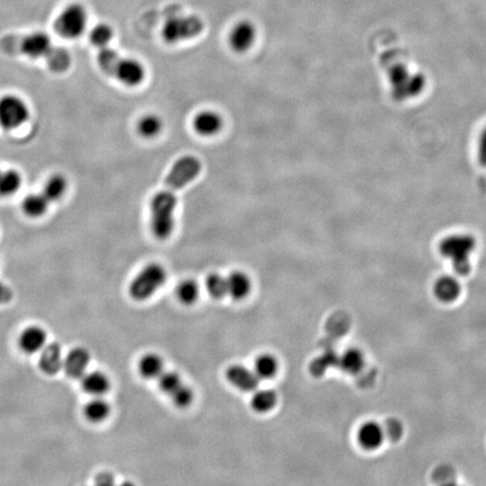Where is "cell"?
<instances>
[{
	"label": "cell",
	"instance_id": "cell-1",
	"mask_svg": "<svg viewBox=\"0 0 486 486\" xmlns=\"http://www.w3.org/2000/svg\"><path fill=\"white\" fill-rule=\"evenodd\" d=\"M200 170L202 164L194 156L181 157L172 166L164 188L150 203V225L156 238L164 240L171 235L175 227L176 193L194 181Z\"/></svg>",
	"mask_w": 486,
	"mask_h": 486
},
{
	"label": "cell",
	"instance_id": "cell-2",
	"mask_svg": "<svg viewBox=\"0 0 486 486\" xmlns=\"http://www.w3.org/2000/svg\"><path fill=\"white\" fill-rule=\"evenodd\" d=\"M475 247L476 241L472 235L464 233L451 234L439 243V252L451 260L455 273L459 276H466L472 269L470 256Z\"/></svg>",
	"mask_w": 486,
	"mask_h": 486
},
{
	"label": "cell",
	"instance_id": "cell-3",
	"mask_svg": "<svg viewBox=\"0 0 486 486\" xmlns=\"http://www.w3.org/2000/svg\"><path fill=\"white\" fill-rule=\"evenodd\" d=\"M4 47L30 59H47L55 45L49 34L41 30L21 36H7L0 42Z\"/></svg>",
	"mask_w": 486,
	"mask_h": 486
},
{
	"label": "cell",
	"instance_id": "cell-4",
	"mask_svg": "<svg viewBox=\"0 0 486 486\" xmlns=\"http://www.w3.org/2000/svg\"><path fill=\"white\" fill-rule=\"evenodd\" d=\"M167 281V271L159 264L145 266L130 284V295L137 300H145L154 295Z\"/></svg>",
	"mask_w": 486,
	"mask_h": 486
},
{
	"label": "cell",
	"instance_id": "cell-5",
	"mask_svg": "<svg viewBox=\"0 0 486 486\" xmlns=\"http://www.w3.org/2000/svg\"><path fill=\"white\" fill-rule=\"evenodd\" d=\"M392 94L396 101H407L424 91L426 79L420 74H411L407 67L396 64L388 72Z\"/></svg>",
	"mask_w": 486,
	"mask_h": 486
},
{
	"label": "cell",
	"instance_id": "cell-6",
	"mask_svg": "<svg viewBox=\"0 0 486 486\" xmlns=\"http://www.w3.org/2000/svg\"><path fill=\"white\" fill-rule=\"evenodd\" d=\"M87 22L88 15L85 7L80 4H70L57 15L55 30L61 38L76 40L85 33Z\"/></svg>",
	"mask_w": 486,
	"mask_h": 486
},
{
	"label": "cell",
	"instance_id": "cell-7",
	"mask_svg": "<svg viewBox=\"0 0 486 486\" xmlns=\"http://www.w3.org/2000/svg\"><path fill=\"white\" fill-rule=\"evenodd\" d=\"M204 24L197 16H175L168 19L162 28L164 41L175 44L194 38L202 33Z\"/></svg>",
	"mask_w": 486,
	"mask_h": 486
},
{
	"label": "cell",
	"instance_id": "cell-8",
	"mask_svg": "<svg viewBox=\"0 0 486 486\" xmlns=\"http://www.w3.org/2000/svg\"><path fill=\"white\" fill-rule=\"evenodd\" d=\"M30 118L28 105L15 95H6L0 98V125L6 130L22 126Z\"/></svg>",
	"mask_w": 486,
	"mask_h": 486
},
{
	"label": "cell",
	"instance_id": "cell-9",
	"mask_svg": "<svg viewBox=\"0 0 486 486\" xmlns=\"http://www.w3.org/2000/svg\"><path fill=\"white\" fill-rule=\"evenodd\" d=\"M113 77L124 85L134 87V86L140 85L145 80V67L135 59L120 57Z\"/></svg>",
	"mask_w": 486,
	"mask_h": 486
},
{
	"label": "cell",
	"instance_id": "cell-10",
	"mask_svg": "<svg viewBox=\"0 0 486 486\" xmlns=\"http://www.w3.org/2000/svg\"><path fill=\"white\" fill-rule=\"evenodd\" d=\"M257 36V30L254 25L249 21H242L233 26L230 33V45L235 52H246L254 45Z\"/></svg>",
	"mask_w": 486,
	"mask_h": 486
},
{
	"label": "cell",
	"instance_id": "cell-11",
	"mask_svg": "<svg viewBox=\"0 0 486 486\" xmlns=\"http://www.w3.org/2000/svg\"><path fill=\"white\" fill-rule=\"evenodd\" d=\"M91 363V354L82 347L74 348L69 351L68 355L63 359L64 372L72 378H81L87 373L88 366Z\"/></svg>",
	"mask_w": 486,
	"mask_h": 486
},
{
	"label": "cell",
	"instance_id": "cell-12",
	"mask_svg": "<svg viewBox=\"0 0 486 486\" xmlns=\"http://www.w3.org/2000/svg\"><path fill=\"white\" fill-rule=\"evenodd\" d=\"M227 380L235 388L243 392H252L257 390L259 378L254 371L242 365H232L227 369Z\"/></svg>",
	"mask_w": 486,
	"mask_h": 486
},
{
	"label": "cell",
	"instance_id": "cell-13",
	"mask_svg": "<svg viewBox=\"0 0 486 486\" xmlns=\"http://www.w3.org/2000/svg\"><path fill=\"white\" fill-rule=\"evenodd\" d=\"M47 340V331L38 325H30L24 329L19 336V348L23 350V353L33 355L40 353L45 347Z\"/></svg>",
	"mask_w": 486,
	"mask_h": 486
},
{
	"label": "cell",
	"instance_id": "cell-14",
	"mask_svg": "<svg viewBox=\"0 0 486 486\" xmlns=\"http://www.w3.org/2000/svg\"><path fill=\"white\" fill-rule=\"evenodd\" d=\"M40 367L42 372L47 375H55L63 368L62 349L57 342L45 344L40 351Z\"/></svg>",
	"mask_w": 486,
	"mask_h": 486
},
{
	"label": "cell",
	"instance_id": "cell-15",
	"mask_svg": "<svg viewBox=\"0 0 486 486\" xmlns=\"http://www.w3.org/2000/svg\"><path fill=\"white\" fill-rule=\"evenodd\" d=\"M223 125L221 115L213 111H203L195 116L193 126L195 131L203 137H212L220 132Z\"/></svg>",
	"mask_w": 486,
	"mask_h": 486
},
{
	"label": "cell",
	"instance_id": "cell-16",
	"mask_svg": "<svg viewBox=\"0 0 486 486\" xmlns=\"http://www.w3.org/2000/svg\"><path fill=\"white\" fill-rule=\"evenodd\" d=\"M384 437V429L376 422H366L358 431V441L361 447L368 451L378 448L382 445Z\"/></svg>",
	"mask_w": 486,
	"mask_h": 486
},
{
	"label": "cell",
	"instance_id": "cell-17",
	"mask_svg": "<svg viewBox=\"0 0 486 486\" xmlns=\"http://www.w3.org/2000/svg\"><path fill=\"white\" fill-rule=\"evenodd\" d=\"M81 386L84 391L93 396H103L110 391L111 380L105 373L101 371L86 373L81 377Z\"/></svg>",
	"mask_w": 486,
	"mask_h": 486
},
{
	"label": "cell",
	"instance_id": "cell-18",
	"mask_svg": "<svg viewBox=\"0 0 486 486\" xmlns=\"http://www.w3.org/2000/svg\"><path fill=\"white\" fill-rule=\"evenodd\" d=\"M434 292L438 300L443 303H451L459 298L462 288L455 277L443 276L436 281Z\"/></svg>",
	"mask_w": 486,
	"mask_h": 486
},
{
	"label": "cell",
	"instance_id": "cell-19",
	"mask_svg": "<svg viewBox=\"0 0 486 486\" xmlns=\"http://www.w3.org/2000/svg\"><path fill=\"white\" fill-rule=\"evenodd\" d=\"M227 295L233 300L246 298L252 290V281L243 271H233L227 276Z\"/></svg>",
	"mask_w": 486,
	"mask_h": 486
},
{
	"label": "cell",
	"instance_id": "cell-20",
	"mask_svg": "<svg viewBox=\"0 0 486 486\" xmlns=\"http://www.w3.org/2000/svg\"><path fill=\"white\" fill-rule=\"evenodd\" d=\"M139 372L147 380H154L164 372V361L157 354H145L139 361Z\"/></svg>",
	"mask_w": 486,
	"mask_h": 486
},
{
	"label": "cell",
	"instance_id": "cell-21",
	"mask_svg": "<svg viewBox=\"0 0 486 486\" xmlns=\"http://www.w3.org/2000/svg\"><path fill=\"white\" fill-rule=\"evenodd\" d=\"M84 414L88 421L93 424H99L106 420L111 414V405L101 396H94L84 409Z\"/></svg>",
	"mask_w": 486,
	"mask_h": 486
},
{
	"label": "cell",
	"instance_id": "cell-22",
	"mask_svg": "<svg viewBox=\"0 0 486 486\" xmlns=\"http://www.w3.org/2000/svg\"><path fill=\"white\" fill-rule=\"evenodd\" d=\"M277 405V394L273 390H254L252 397V407L256 412L267 413Z\"/></svg>",
	"mask_w": 486,
	"mask_h": 486
},
{
	"label": "cell",
	"instance_id": "cell-23",
	"mask_svg": "<svg viewBox=\"0 0 486 486\" xmlns=\"http://www.w3.org/2000/svg\"><path fill=\"white\" fill-rule=\"evenodd\" d=\"M254 372L259 380L273 378L278 372V361L271 354H262L254 361Z\"/></svg>",
	"mask_w": 486,
	"mask_h": 486
},
{
	"label": "cell",
	"instance_id": "cell-24",
	"mask_svg": "<svg viewBox=\"0 0 486 486\" xmlns=\"http://www.w3.org/2000/svg\"><path fill=\"white\" fill-rule=\"evenodd\" d=\"M338 363L344 372L348 374H357L365 365V358L359 350L349 349L344 351V355L338 359Z\"/></svg>",
	"mask_w": 486,
	"mask_h": 486
},
{
	"label": "cell",
	"instance_id": "cell-25",
	"mask_svg": "<svg viewBox=\"0 0 486 486\" xmlns=\"http://www.w3.org/2000/svg\"><path fill=\"white\" fill-rule=\"evenodd\" d=\"M68 188V183L66 178L62 175H53L49 178V181L44 185L43 193L42 194L47 197V200L51 202L62 198L63 195L66 194Z\"/></svg>",
	"mask_w": 486,
	"mask_h": 486
},
{
	"label": "cell",
	"instance_id": "cell-26",
	"mask_svg": "<svg viewBox=\"0 0 486 486\" xmlns=\"http://www.w3.org/2000/svg\"><path fill=\"white\" fill-rule=\"evenodd\" d=\"M50 202L43 194H32L25 197L23 210L30 217H40L49 208Z\"/></svg>",
	"mask_w": 486,
	"mask_h": 486
},
{
	"label": "cell",
	"instance_id": "cell-27",
	"mask_svg": "<svg viewBox=\"0 0 486 486\" xmlns=\"http://www.w3.org/2000/svg\"><path fill=\"white\" fill-rule=\"evenodd\" d=\"M45 60H47L49 68L57 74L66 72L72 64V57L69 55L68 51L59 47H53L52 51L47 55Z\"/></svg>",
	"mask_w": 486,
	"mask_h": 486
},
{
	"label": "cell",
	"instance_id": "cell-28",
	"mask_svg": "<svg viewBox=\"0 0 486 486\" xmlns=\"http://www.w3.org/2000/svg\"><path fill=\"white\" fill-rule=\"evenodd\" d=\"M137 131L147 139L157 137L162 131V118L154 114L145 115L137 123Z\"/></svg>",
	"mask_w": 486,
	"mask_h": 486
},
{
	"label": "cell",
	"instance_id": "cell-29",
	"mask_svg": "<svg viewBox=\"0 0 486 486\" xmlns=\"http://www.w3.org/2000/svg\"><path fill=\"white\" fill-rule=\"evenodd\" d=\"M22 185V177L15 170L1 172L0 176V196H11Z\"/></svg>",
	"mask_w": 486,
	"mask_h": 486
},
{
	"label": "cell",
	"instance_id": "cell-30",
	"mask_svg": "<svg viewBox=\"0 0 486 486\" xmlns=\"http://www.w3.org/2000/svg\"><path fill=\"white\" fill-rule=\"evenodd\" d=\"M113 30L110 25L101 24L96 25L95 28L91 30L89 40L94 47H98L99 50L104 49V47H110L108 44L113 40Z\"/></svg>",
	"mask_w": 486,
	"mask_h": 486
},
{
	"label": "cell",
	"instance_id": "cell-31",
	"mask_svg": "<svg viewBox=\"0 0 486 486\" xmlns=\"http://www.w3.org/2000/svg\"><path fill=\"white\" fill-rule=\"evenodd\" d=\"M120 57H120L115 50L111 49L110 47L101 49L99 50L98 57H97L99 68H101L105 74L113 77L115 68L118 66Z\"/></svg>",
	"mask_w": 486,
	"mask_h": 486
},
{
	"label": "cell",
	"instance_id": "cell-32",
	"mask_svg": "<svg viewBox=\"0 0 486 486\" xmlns=\"http://www.w3.org/2000/svg\"><path fill=\"white\" fill-rule=\"evenodd\" d=\"M176 293L178 300H181V303L193 304L200 295V286L197 285L196 281L187 279L178 285Z\"/></svg>",
	"mask_w": 486,
	"mask_h": 486
},
{
	"label": "cell",
	"instance_id": "cell-33",
	"mask_svg": "<svg viewBox=\"0 0 486 486\" xmlns=\"http://www.w3.org/2000/svg\"><path fill=\"white\" fill-rule=\"evenodd\" d=\"M206 290L208 294L216 300L227 296V277L220 273H210L206 278Z\"/></svg>",
	"mask_w": 486,
	"mask_h": 486
},
{
	"label": "cell",
	"instance_id": "cell-34",
	"mask_svg": "<svg viewBox=\"0 0 486 486\" xmlns=\"http://www.w3.org/2000/svg\"><path fill=\"white\" fill-rule=\"evenodd\" d=\"M159 388L167 394L168 396L171 395L178 388L183 385V382L181 377L175 372L162 373V376L159 377Z\"/></svg>",
	"mask_w": 486,
	"mask_h": 486
},
{
	"label": "cell",
	"instance_id": "cell-35",
	"mask_svg": "<svg viewBox=\"0 0 486 486\" xmlns=\"http://www.w3.org/2000/svg\"><path fill=\"white\" fill-rule=\"evenodd\" d=\"M169 397L172 400L176 407L185 409V407H188L191 405L193 400H194V392L191 390V386L186 385L183 383V385L181 388H178Z\"/></svg>",
	"mask_w": 486,
	"mask_h": 486
},
{
	"label": "cell",
	"instance_id": "cell-36",
	"mask_svg": "<svg viewBox=\"0 0 486 486\" xmlns=\"http://www.w3.org/2000/svg\"><path fill=\"white\" fill-rule=\"evenodd\" d=\"M403 432V426L397 420H390L386 424V428L384 429V434L392 440H397L402 436Z\"/></svg>",
	"mask_w": 486,
	"mask_h": 486
},
{
	"label": "cell",
	"instance_id": "cell-37",
	"mask_svg": "<svg viewBox=\"0 0 486 486\" xmlns=\"http://www.w3.org/2000/svg\"><path fill=\"white\" fill-rule=\"evenodd\" d=\"M478 160L481 162L482 166L486 167V126L482 131L480 141H478Z\"/></svg>",
	"mask_w": 486,
	"mask_h": 486
},
{
	"label": "cell",
	"instance_id": "cell-38",
	"mask_svg": "<svg viewBox=\"0 0 486 486\" xmlns=\"http://www.w3.org/2000/svg\"><path fill=\"white\" fill-rule=\"evenodd\" d=\"M94 486H116L114 481V476L111 473H101L97 475Z\"/></svg>",
	"mask_w": 486,
	"mask_h": 486
},
{
	"label": "cell",
	"instance_id": "cell-39",
	"mask_svg": "<svg viewBox=\"0 0 486 486\" xmlns=\"http://www.w3.org/2000/svg\"><path fill=\"white\" fill-rule=\"evenodd\" d=\"M11 298H13V292H11V287L0 281V304L9 303Z\"/></svg>",
	"mask_w": 486,
	"mask_h": 486
},
{
	"label": "cell",
	"instance_id": "cell-40",
	"mask_svg": "<svg viewBox=\"0 0 486 486\" xmlns=\"http://www.w3.org/2000/svg\"><path fill=\"white\" fill-rule=\"evenodd\" d=\"M116 486H137L134 485L133 483H131V482H123V483L118 484V485Z\"/></svg>",
	"mask_w": 486,
	"mask_h": 486
},
{
	"label": "cell",
	"instance_id": "cell-41",
	"mask_svg": "<svg viewBox=\"0 0 486 486\" xmlns=\"http://www.w3.org/2000/svg\"><path fill=\"white\" fill-rule=\"evenodd\" d=\"M441 486H459L457 484L453 483V482H448V483L443 484Z\"/></svg>",
	"mask_w": 486,
	"mask_h": 486
},
{
	"label": "cell",
	"instance_id": "cell-42",
	"mask_svg": "<svg viewBox=\"0 0 486 486\" xmlns=\"http://www.w3.org/2000/svg\"><path fill=\"white\" fill-rule=\"evenodd\" d=\"M1 172H3V171H1V170H0V176H1Z\"/></svg>",
	"mask_w": 486,
	"mask_h": 486
}]
</instances>
